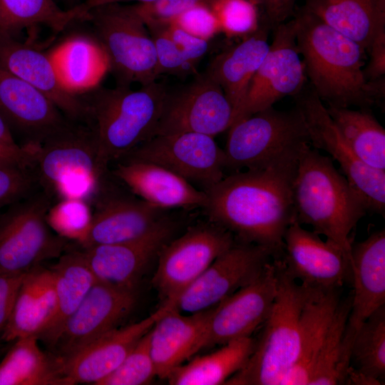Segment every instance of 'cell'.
<instances>
[{
  "mask_svg": "<svg viewBox=\"0 0 385 385\" xmlns=\"http://www.w3.org/2000/svg\"><path fill=\"white\" fill-rule=\"evenodd\" d=\"M302 146L265 168L231 173L206 190L202 208L210 221L238 242L267 247L282 256L284 235L296 221L293 185Z\"/></svg>",
  "mask_w": 385,
  "mask_h": 385,
  "instance_id": "1",
  "label": "cell"
},
{
  "mask_svg": "<svg viewBox=\"0 0 385 385\" xmlns=\"http://www.w3.org/2000/svg\"><path fill=\"white\" fill-rule=\"evenodd\" d=\"M293 19L305 74L319 98L344 108H367L377 103L384 94V78H366L363 48L303 9Z\"/></svg>",
  "mask_w": 385,
  "mask_h": 385,
  "instance_id": "2",
  "label": "cell"
},
{
  "mask_svg": "<svg viewBox=\"0 0 385 385\" xmlns=\"http://www.w3.org/2000/svg\"><path fill=\"white\" fill-rule=\"evenodd\" d=\"M293 202L298 223L312 226L351 257L350 233L369 211L367 205L332 160L308 143L299 152Z\"/></svg>",
  "mask_w": 385,
  "mask_h": 385,
  "instance_id": "3",
  "label": "cell"
},
{
  "mask_svg": "<svg viewBox=\"0 0 385 385\" xmlns=\"http://www.w3.org/2000/svg\"><path fill=\"white\" fill-rule=\"evenodd\" d=\"M277 292L253 351L245 365L225 384L280 385L299 351L304 308L317 289L296 281L282 257L273 260Z\"/></svg>",
  "mask_w": 385,
  "mask_h": 385,
  "instance_id": "4",
  "label": "cell"
},
{
  "mask_svg": "<svg viewBox=\"0 0 385 385\" xmlns=\"http://www.w3.org/2000/svg\"><path fill=\"white\" fill-rule=\"evenodd\" d=\"M166 90L157 81L135 91L120 86L90 90L89 98L84 100L89 127L105 165L153 136Z\"/></svg>",
  "mask_w": 385,
  "mask_h": 385,
  "instance_id": "5",
  "label": "cell"
},
{
  "mask_svg": "<svg viewBox=\"0 0 385 385\" xmlns=\"http://www.w3.org/2000/svg\"><path fill=\"white\" fill-rule=\"evenodd\" d=\"M38 185L52 200L81 199L91 205L104 180L102 162L90 127L71 124L36 147Z\"/></svg>",
  "mask_w": 385,
  "mask_h": 385,
  "instance_id": "6",
  "label": "cell"
},
{
  "mask_svg": "<svg viewBox=\"0 0 385 385\" xmlns=\"http://www.w3.org/2000/svg\"><path fill=\"white\" fill-rule=\"evenodd\" d=\"M86 19L93 24L117 86L138 83L143 86L157 81L154 42L133 5L98 6L88 12Z\"/></svg>",
  "mask_w": 385,
  "mask_h": 385,
  "instance_id": "7",
  "label": "cell"
},
{
  "mask_svg": "<svg viewBox=\"0 0 385 385\" xmlns=\"http://www.w3.org/2000/svg\"><path fill=\"white\" fill-rule=\"evenodd\" d=\"M223 150L225 170L265 168L284 153L310 144L309 134L299 109L273 106L258 111L230 126Z\"/></svg>",
  "mask_w": 385,
  "mask_h": 385,
  "instance_id": "8",
  "label": "cell"
},
{
  "mask_svg": "<svg viewBox=\"0 0 385 385\" xmlns=\"http://www.w3.org/2000/svg\"><path fill=\"white\" fill-rule=\"evenodd\" d=\"M53 201L43 190L33 192L0 217V270L24 273L59 257L68 240L46 221Z\"/></svg>",
  "mask_w": 385,
  "mask_h": 385,
  "instance_id": "9",
  "label": "cell"
},
{
  "mask_svg": "<svg viewBox=\"0 0 385 385\" xmlns=\"http://www.w3.org/2000/svg\"><path fill=\"white\" fill-rule=\"evenodd\" d=\"M310 138V145L331 155L342 175L365 200L369 211L384 215L385 170L363 163L353 152L334 125L327 108L309 86L294 96Z\"/></svg>",
  "mask_w": 385,
  "mask_h": 385,
  "instance_id": "10",
  "label": "cell"
},
{
  "mask_svg": "<svg viewBox=\"0 0 385 385\" xmlns=\"http://www.w3.org/2000/svg\"><path fill=\"white\" fill-rule=\"evenodd\" d=\"M236 241L231 232L212 222L194 226L170 240L158 255L152 280L164 302H175Z\"/></svg>",
  "mask_w": 385,
  "mask_h": 385,
  "instance_id": "11",
  "label": "cell"
},
{
  "mask_svg": "<svg viewBox=\"0 0 385 385\" xmlns=\"http://www.w3.org/2000/svg\"><path fill=\"white\" fill-rule=\"evenodd\" d=\"M233 108L205 71L187 84L168 88L154 135L197 133L215 135L232 125Z\"/></svg>",
  "mask_w": 385,
  "mask_h": 385,
  "instance_id": "12",
  "label": "cell"
},
{
  "mask_svg": "<svg viewBox=\"0 0 385 385\" xmlns=\"http://www.w3.org/2000/svg\"><path fill=\"white\" fill-rule=\"evenodd\" d=\"M281 257L270 247L236 241L178 297L174 308L184 314L210 309L252 282L267 263Z\"/></svg>",
  "mask_w": 385,
  "mask_h": 385,
  "instance_id": "13",
  "label": "cell"
},
{
  "mask_svg": "<svg viewBox=\"0 0 385 385\" xmlns=\"http://www.w3.org/2000/svg\"><path fill=\"white\" fill-rule=\"evenodd\" d=\"M122 158L160 165L205 192L225 176L224 150L202 133L154 135Z\"/></svg>",
  "mask_w": 385,
  "mask_h": 385,
  "instance_id": "14",
  "label": "cell"
},
{
  "mask_svg": "<svg viewBox=\"0 0 385 385\" xmlns=\"http://www.w3.org/2000/svg\"><path fill=\"white\" fill-rule=\"evenodd\" d=\"M273 29L269 51L235 113L232 125L273 106L285 96H294L305 85L306 74L297 47L294 19L281 23Z\"/></svg>",
  "mask_w": 385,
  "mask_h": 385,
  "instance_id": "15",
  "label": "cell"
},
{
  "mask_svg": "<svg viewBox=\"0 0 385 385\" xmlns=\"http://www.w3.org/2000/svg\"><path fill=\"white\" fill-rule=\"evenodd\" d=\"M282 259L298 282L324 290L340 289L351 281V257L333 241L294 221L283 237Z\"/></svg>",
  "mask_w": 385,
  "mask_h": 385,
  "instance_id": "16",
  "label": "cell"
},
{
  "mask_svg": "<svg viewBox=\"0 0 385 385\" xmlns=\"http://www.w3.org/2000/svg\"><path fill=\"white\" fill-rule=\"evenodd\" d=\"M105 181L91 202V223L81 247L135 240L170 220L168 210L154 206L133 193L108 190Z\"/></svg>",
  "mask_w": 385,
  "mask_h": 385,
  "instance_id": "17",
  "label": "cell"
},
{
  "mask_svg": "<svg viewBox=\"0 0 385 385\" xmlns=\"http://www.w3.org/2000/svg\"><path fill=\"white\" fill-rule=\"evenodd\" d=\"M136 302L135 292L97 282L62 327L50 349L63 361L118 327Z\"/></svg>",
  "mask_w": 385,
  "mask_h": 385,
  "instance_id": "18",
  "label": "cell"
},
{
  "mask_svg": "<svg viewBox=\"0 0 385 385\" xmlns=\"http://www.w3.org/2000/svg\"><path fill=\"white\" fill-rule=\"evenodd\" d=\"M351 307L343 342L342 366L345 376L355 337L364 322L385 305V231L371 234L365 240L351 244Z\"/></svg>",
  "mask_w": 385,
  "mask_h": 385,
  "instance_id": "19",
  "label": "cell"
},
{
  "mask_svg": "<svg viewBox=\"0 0 385 385\" xmlns=\"http://www.w3.org/2000/svg\"><path fill=\"white\" fill-rule=\"evenodd\" d=\"M273 260L255 280L213 307L205 347L251 337L263 324L277 292Z\"/></svg>",
  "mask_w": 385,
  "mask_h": 385,
  "instance_id": "20",
  "label": "cell"
},
{
  "mask_svg": "<svg viewBox=\"0 0 385 385\" xmlns=\"http://www.w3.org/2000/svg\"><path fill=\"white\" fill-rule=\"evenodd\" d=\"M171 220L135 240L81 247L85 260L97 282L134 292L151 262L170 241Z\"/></svg>",
  "mask_w": 385,
  "mask_h": 385,
  "instance_id": "21",
  "label": "cell"
},
{
  "mask_svg": "<svg viewBox=\"0 0 385 385\" xmlns=\"http://www.w3.org/2000/svg\"><path fill=\"white\" fill-rule=\"evenodd\" d=\"M174 306L175 302H164L146 318L106 332L63 361L68 385H97L120 365L155 323Z\"/></svg>",
  "mask_w": 385,
  "mask_h": 385,
  "instance_id": "22",
  "label": "cell"
},
{
  "mask_svg": "<svg viewBox=\"0 0 385 385\" xmlns=\"http://www.w3.org/2000/svg\"><path fill=\"white\" fill-rule=\"evenodd\" d=\"M0 111L27 136L24 144L39 145L71 124L39 90L0 66Z\"/></svg>",
  "mask_w": 385,
  "mask_h": 385,
  "instance_id": "23",
  "label": "cell"
},
{
  "mask_svg": "<svg viewBox=\"0 0 385 385\" xmlns=\"http://www.w3.org/2000/svg\"><path fill=\"white\" fill-rule=\"evenodd\" d=\"M0 66L42 92L71 121L88 120L86 101L66 88L50 54L13 37H1Z\"/></svg>",
  "mask_w": 385,
  "mask_h": 385,
  "instance_id": "24",
  "label": "cell"
},
{
  "mask_svg": "<svg viewBox=\"0 0 385 385\" xmlns=\"http://www.w3.org/2000/svg\"><path fill=\"white\" fill-rule=\"evenodd\" d=\"M113 176L135 195L165 209L203 207L207 194L175 173L154 163L122 158Z\"/></svg>",
  "mask_w": 385,
  "mask_h": 385,
  "instance_id": "25",
  "label": "cell"
},
{
  "mask_svg": "<svg viewBox=\"0 0 385 385\" xmlns=\"http://www.w3.org/2000/svg\"><path fill=\"white\" fill-rule=\"evenodd\" d=\"M213 307L184 314L170 309L149 332V349L156 376L167 379L189 357L205 347Z\"/></svg>",
  "mask_w": 385,
  "mask_h": 385,
  "instance_id": "26",
  "label": "cell"
},
{
  "mask_svg": "<svg viewBox=\"0 0 385 385\" xmlns=\"http://www.w3.org/2000/svg\"><path fill=\"white\" fill-rule=\"evenodd\" d=\"M55 309L53 271L38 265L25 274L0 340L12 342L31 335L38 337L50 323Z\"/></svg>",
  "mask_w": 385,
  "mask_h": 385,
  "instance_id": "27",
  "label": "cell"
},
{
  "mask_svg": "<svg viewBox=\"0 0 385 385\" xmlns=\"http://www.w3.org/2000/svg\"><path fill=\"white\" fill-rule=\"evenodd\" d=\"M269 27L268 24L259 25L241 42L217 55L205 71L223 91L233 108V116L269 51Z\"/></svg>",
  "mask_w": 385,
  "mask_h": 385,
  "instance_id": "28",
  "label": "cell"
},
{
  "mask_svg": "<svg viewBox=\"0 0 385 385\" xmlns=\"http://www.w3.org/2000/svg\"><path fill=\"white\" fill-rule=\"evenodd\" d=\"M339 289H317L307 302L302 317L298 357L280 385H309L319 351L340 300Z\"/></svg>",
  "mask_w": 385,
  "mask_h": 385,
  "instance_id": "29",
  "label": "cell"
},
{
  "mask_svg": "<svg viewBox=\"0 0 385 385\" xmlns=\"http://www.w3.org/2000/svg\"><path fill=\"white\" fill-rule=\"evenodd\" d=\"M51 270L55 280L56 309L47 327L38 336L49 349L67 319L96 282L81 250L63 253Z\"/></svg>",
  "mask_w": 385,
  "mask_h": 385,
  "instance_id": "30",
  "label": "cell"
},
{
  "mask_svg": "<svg viewBox=\"0 0 385 385\" xmlns=\"http://www.w3.org/2000/svg\"><path fill=\"white\" fill-rule=\"evenodd\" d=\"M38 341L34 335L14 340L0 362V385H68L63 361Z\"/></svg>",
  "mask_w": 385,
  "mask_h": 385,
  "instance_id": "31",
  "label": "cell"
},
{
  "mask_svg": "<svg viewBox=\"0 0 385 385\" xmlns=\"http://www.w3.org/2000/svg\"><path fill=\"white\" fill-rule=\"evenodd\" d=\"M303 9L369 48L378 26L385 24V14L375 0H306Z\"/></svg>",
  "mask_w": 385,
  "mask_h": 385,
  "instance_id": "32",
  "label": "cell"
},
{
  "mask_svg": "<svg viewBox=\"0 0 385 385\" xmlns=\"http://www.w3.org/2000/svg\"><path fill=\"white\" fill-rule=\"evenodd\" d=\"M255 339L251 337L230 341L209 354L181 364L168 376L173 385H218L240 371L251 356Z\"/></svg>",
  "mask_w": 385,
  "mask_h": 385,
  "instance_id": "33",
  "label": "cell"
},
{
  "mask_svg": "<svg viewBox=\"0 0 385 385\" xmlns=\"http://www.w3.org/2000/svg\"><path fill=\"white\" fill-rule=\"evenodd\" d=\"M50 55L63 83L75 94L94 88L109 71L102 47L87 37L70 38Z\"/></svg>",
  "mask_w": 385,
  "mask_h": 385,
  "instance_id": "34",
  "label": "cell"
},
{
  "mask_svg": "<svg viewBox=\"0 0 385 385\" xmlns=\"http://www.w3.org/2000/svg\"><path fill=\"white\" fill-rule=\"evenodd\" d=\"M326 108L354 154L367 165L385 170V130L375 117L366 108Z\"/></svg>",
  "mask_w": 385,
  "mask_h": 385,
  "instance_id": "35",
  "label": "cell"
},
{
  "mask_svg": "<svg viewBox=\"0 0 385 385\" xmlns=\"http://www.w3.org/2000/svg\"><path fill=\"white\" fill-rule=\"evenodd\" d=\"M86 15L80 4L64 10L53 0H0V38L40 24L60 32Z\"/></svg>",
  "mask_w": 385,
  "mask_h": 385,
  "instance_id": "36",
  "label": "cell"
},
{
  "mask_svg": "<svg viewBox=\"0 0 385 385\" xmlns=\"http://www.w3.org/2000/svg\"><path fill=\"white\" fill-rule=\"evenodd\" d=\"M350 366L380 381L385 377V305L361 325L354 340Z\"/></svg>",
  "mask_w": 385,
  "mask_h": 385,
  "instance_id": "37",
  "label": "cell"
},
{
  "mask_svg": "<svg viewBox=\"0 0 385 385\" xmlns=\"http://www.w3.org/2000/svg\"><path fill=\"white\" fill-rule=\"evenodd\" d=\"M351 301V294L339 300L319 351L309 385L345 384L342 366V342Z\"/></svg>",
  "mask_w": 385,
  "mask_h": 385,
  "instance_id": "38",
  "label": "cell"
},
{
  "mask_svg": "<svg viewBox=\"0 0 385 385\" xmlns=\"http://www.w3.org/2000/svg\"><path fill=\"white\" fill-rule=\"evenodd\" d=\"M92 214V206L88 202L74 198L62 199L51 204L46 214V221L56 234L81 245L89 231Z\"/></svg>",
  "mask_w": 385,
  "mask_h": 385,
  "instance_id": "39",
  "label": "cell"
},
{
  "mask_svg": "<svg viewBox=\"0 0 385 385\" xmlns=\"http://www.w3.org/2000/svg\"><path fill=\"white\" fill-rule=\"evenodd\" d=\"M150 330L120 365L97 385H143L157 376L149 349Z\"/></svg>",
  "mask_w": 385,
  "mask_h": 385,
  "instance_id": "40",
  "label": "cell"
},
{
  "mask_svg": "<svg viewBox=\"0 0 385 385\" xmlns=\"http://www.w3.org/2000/svg\"><path fill=\"white\" fill-rule=\"evenodd\" d=\"M259 0H214L210 7L220 32L228 36H246L257 29Z\"/></svg>",
  "mask_w": 385,
  "mask_h": 385,
  "instance_id": "41",
  "label": "cell"
},
{
  "mask_svg": "<svg viewBox=\"0 0 385 385\" xmlns=\"http://www.w3.org/2000/svg\"><path fill=\"white\" fill-rule=\"evenodd\" d=\"M146 26L154 42L159 76L167 74L182 78L195 73L196 66L172 40L163 24Z\"/></svg>",
  "mask_w": 385,
  "mask_h": 385,
  "instance_id": "42",
  "label": "cell"
},
{
  "mask_svg": "<svg viewBox=\"0 0 385 385\" xmlns=\"http://www.w3.org/2000/svg\"><path fill=\"white\" fill-rule=\"evenodd\" d=\"M37 185L34 168L0 163V207L26 197Z\"/></svg>",
  "mask_w": 385,
  "mask_h": 385,
  "instance_id": "43",
  "label": "cell"
},
{
  "mask_svg": "<svg viewBox=\"0 0 385 385\" xmlns=\"http://www.w3.org/2000/svg\"><path fill=\"white\" fill-rule=\"evenodd\" d=\"M169 22L200 38L210 41L220 32L218 21L210 6L199 4L186 9Z\"/></svg>",
  "mask_w": 385,
  "mask_h": 385,
  "instance_id": "44",
  "label": "cell"
},
{
  "mask_svg": "<svg viewBox=\"0 0 385 385\" xmlns=\"http://www.w3.org/2000/svg\"><path fill=\"white\" fill-rule=\"evenodd\" d=\"M214 0H154L133 7L146 26L165 24L174 17L199 4L210 6Z\"/></svg>",
  "mask_w": 385,
  "mask_h": 385,
  "instance_id": "45",
  "label": "cell"
},
{
  "mask_svg": "<svg viewBox=\"0 0 385 385\" xmlns=\"http://www.w3.org/2000/svg\"><path fill=\"white\" fill-rule=\"evenodd\" d=\"M165 29L185 56L195 66L209 49L210 41L196 37L172 22L163 24Z\"/></svg>",
  "mask_w": 385,
  "mask_h": 385,
  "instance_id": "46",
  "label": "cell"
},
{
  "mask_svg": "<svg viewBox=\"0 0 385 385\" xmlns=\"http://www.w3.org/2000/svg\"><path fill=\"white\" fill-rule=\"evenodd\" d=\"M26 272L13 273L0 270V336L10 317L17 293Z\"/></svg>",
  "mask_w": 385,
  "mask_h": 385,
  "instance_id": "47",
  "label": "cell"
},
{
  "mask_svg": "<svg viewBox=\"0 0 385 385\" xmlns=\"http://www.w3.org/2000/svg\"><path fill=\"white\" fill-rule=\"evenodd\" d=\"M370 61L364 70L369 81L384 78L385 74V25L377 27L369 46Z\"/></svg>",
  "mask_w": 385,
  "mask_h": 385,
  "instance_id": "48",
  "label": "cell"
},
{
  "mask_svg": "<svg viewBox=\"0 0 385 385\" xmlns=\"http://www.w3.org/2000/svg\"><path fill=\"white\" fill-rule=\"evenodd\" d=\"M36 148L33 145L9 144L0 140V163L34 168Z\"/></svg>",
  "mask_w": 385,
  "mask_h": 385,
  "instance_id": "49",
  "label": "cell"
},
{
  "mask_svg": "<svg viewBox=\"0 0 385 385\" xmlns=\"http://www.w3.org/2000/svg\"><path fill=\"white\" fill-rule=\"evenodd\" d=\"M297 0H259L262 5L268 25L275 26L285 22L294 13Z\"/></svg>",
  "mask_w": 385,
  "mask_h": 385,
  "instance_id": "50",
  "label": "cell"
},
{
  "mask_svg": "<svg viewBox=\"0 0 385 385\" xmlns=\"http://www.w3.org/2000/svg\"><path fill=\"white\" fill-rule=\"evenodd\" d=\"M345 384L355 385H378L381 384L382 383L377 379L369 377L355 370L350 366L346 372Z\"/></svg>",
  "mask_w": 385,
  "mask_h": 385,
  "instance_id": "51",
  "label": "cell"
},
{
  "mask_svg": "<svg viewBox=\"0 0 385 385\" xmlns=\"http://www.w3.org/2000/svg\"><path fill=\"white\" fill-rule=\"evenodd\" d=\"M125 1H136L138 2V4H145L154 0H86L85 2L81 4L80 5L83 11H84L86 14H88L90 10L96 7L110 4H118Z\"/></svg>",
  "mask_w": 385,
  "mask_h": 385,
  "instance_id": "52",
  "label": "cell"
},
{
  "mask_svg": "<svg viewBox=\"0 0 385 385\" xmlns=\"http://www.w3.org/2000/svg\"><path fill=\"white\" fill-rule=\"evenodd\" d=\"M0 140L9 143L16 144L13 138L9 124L0 111Z\"/></svg>",
  "mask_w": 385,
  "mask_h": 385,
  "instance_id": "53",
  "label": "cell"
},
{
  "mask_svg": "<svg viewBox=\"0 0 385 385\" xmlns=\"http://www.w3.org/2000/svg\"><path fill=\"white\" fill-rule=\"evenodd\" d=\"M378 9L385 14V0H375Z\"/></svg>",
  "mask_w": 385,
  "mask_h": 385,
  "instance_id": "54",
  "label": "cell"
}]
</instances>
